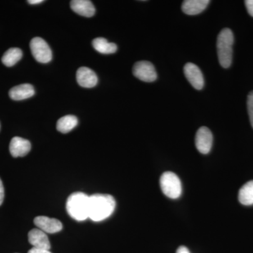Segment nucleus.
Here are the masks:
<instances>
[{"instance_id": "obj_1", "label": "nucleus", "mask_w": 253, "mask_h": 253, "mask_svg": "<svg viewBox=\"0 0 253 253\" xmlns=\"http://www.w3.org/2000/svg\"><path fill=\"white\" fill-rule=\"evenodd\" d=\"M116 206V201L111 195H92L89 196V218L94 221L104 220L113 214Z\"/></svg>"}, {"instance_id": "obj_2", "label": "nucleus", "mask_w": 253, "mask_h": 253, "mask_svg": "<svg viewBox=\"0 0 253 253\" xmlns=\"http://www.w3.org/2000/svg\"><path fill=\"white\" fill-rule=\"evenodd\" d=\"M89 196L83 192L70 195L66 202V211L73 219L83 221L89 218Z\"/></svg>"}, {"instance_id": "obj_3", "label": "nucleus", "mask_w": 253, "mask_h": 253, "mask_svg": "<svg viewBox=\"0 0 253 253\" xmlns=\"http://www.w3.org/2000/svg\"><path fill=\"white\" fill-rule=\"evenodd\" d=\"M234 42V34L229 28L223 29L217 37L218 59L223 68L230 67L231 63H232V47Z\"/></svg>"}, {"instance_id": "obj_4", "label": "nucleus", "mask_w": 253, "mask_h": 253, "mask_svg": "<svg viewBox=\"0 0 253 253\" xmlns=\"http://www.w3.org/2000/svg\"><path fill=\"white\" fill-rule=\"evenodd\" d=\"M160 185L163 194L169 199H176L181 196L182 191L181 181L174 172L163 173L160 179Z\"/></svg>"}, {"instance_id": "obj_5", "label": "nucleus", "mask_w": 253, "mask_h": 253, "mask_svg": "<svg viewBox=\"0 0 253 253\" xmlns=\"http://www.w3.org/2000/svg\"><path fill=\"white\" fill-rule=\"evenodd\" d=\"M32 54L37 61L47 63L52 59V52L49 46L44 40L39 37L33 38L30 44Z\"/></svg>"}, {"instance_id": "obj_6", "label": "nucleus", "mask_w": 253, "mask_h": 253, "mask_svg": "<svg viewBox=\"0 0 253 253\" xmlns=\"http://www.w3.org/2000/svg\"><path fill=\"white\" fill-rule=\"evenodd\" d=\"M133 75L138 79L146 83H152L156 81L158 76L156 68L149 61H139L134 65Z\"/></svg>"}, {"instance_id": "obj_7", "label": "nucleus", "mask_w": 253, "mask_h": 253, "mask_svg": "<svg viewBox=\"0 0 253 253\" xmlns=\"http://www.w3.org/2000/svg\"><path fill=\"white\" fill-rule=\"evenodd\" d=\"M213 136L212 132L206 126H201L196 132V149L201 154H208L212 149Z\"/></svg>"}, {"instance_id": "obj_8", "label": "nucleus", "mask_w": 253, "mask_h": 253, "mask_svg": "<svg viewBox=\"0 0 253 253\" xmlns=\"http://www.w3.org/2000/svg\"><path fill=\"white\" fill-rule=\"evenodd\" d=\"M184 75L190 84L195 89L201 90L204 86V78L201 69L194 63H186L184 68Z\"/></svg>"}, {"instance_id": "obj_9", "label": "nucleus", "mask_w": 253, "mask_h": 253, "mask_svg": "<svg viewBox=\"0 0 253 253\" xmlns=\"http://www.w3.org/2000/svg\"><path fill=\"white\" fill-rule=\"evenodd\" d=\"M37 227L48 234H55L62 230V223L59 219L46 216H38L34 219Z\"/></svg>"}, {"instance_id": "obj_10", "label": "nucleus", "mask_w": 253, "mask_h": 253, "mask_svg": "<svg viewBox=\"0 0 253 253\" xmlns=\"http://www.w3.org/2000/svg\"><path fill=\"white\" fill-rule=\"evenodd\" d=\"M28 241L34 249L47 250L51 249L49 240L46 233L40 229H33L28 233Z\"/></svg>"}, {"instance_id": "obj_11", "label": "nucleus", "mask_w": 253, "mask_h": 253, "mask_svg": "<svg viewBox=\"0 0 253 253\" xmlns=\"http://www.w3.org/2000/svg\"><path fill=\"white\" fill-rule=\"evenodd\" d=\"M31 149V142L23 138L15 136L10 142V154L14 158L23 157L26 156Z\"/></svg>"}, {"instance_id": "obj_12", "label": "nucleus", "mask_w": 253, "mask_h": 253, "mask_svg": "<svg viewBox=\"0 0 253 253\" xmlns=\"http://www.w3.org/2000/svg\"><path fill=\"white\" fill-rule=\"evenodd\" d=\"M76 78L78 84L83 87H94L98 83V78L96 73L89 68H80L78 70Z\"/></svg>"}, {"instance_id": "obj_13", "label": "nucleus", "mask_w": 253, "mask_h": 253, "mask_svg": "<svg viewBox=\"0 0 253 253\" xmlns=\"http://www.w3.org/2000/svg\"><path fill=\"white\" fill-rule=\"evenodd\" d=\"M210 2V0H186L183 1L181 9L184 14L194 16L203 12Z\"/></svg>"}, {"instance_id": "obj_14", "label": "nucleus", "mask_w": 253, "mask_h": 253, "mask_svg": "<svg viewBox=\"0 0 253 253\" xmlns=\"http://www.w3.org/2000/svg\"><path fill=\"white\" fill-rule=\"evenodd\" d=\"M71 7L76 14L88 18L94 16L96 11L92 2L89 0H73Z\"/></svg>"}, {"instance_id": "obj_15", "label": "nucleus", "mask_w": 253, "mask_h": 253, "mask_svg": "<svg viewBox=\"0 0 253 253\" xmlns=\"http://www.w3.org/2000/svg\"><path fill=\"white\" fill-rule=\"evenodd\" d=\"M35 94V89L30 84H23L14 86L9 91V96L15 101H21L31 98Z\"/></svg>"}, {"instance_id": "obj_16", "label": "nucleus", "mask_w": 253, "mask_h": 253, "mask_svg": "<svg viewBox=\"0 0 253 253\" xmlns=\"http://www.w3.org/2000/svg\"><path fill=\"white\" fill-rule=\"evenodd\" d=\"M93 47L98 52L103 54H113L116 52L118 46L116 44L109 42L107 40L103 38H98L92 41Z\"/></svg>"}, {"instance_id": "obj_17", "label": "nucleus", "mask_w": 253, "mask_h": 253, "mask_svg": "<svg viewBox=\"0 0 253 253\" xmlns=\"http://www.w3.org/2000/svg\"><path fill=\"white\" fill-rule=\"evenodd\" d=\"M78 124V120L76 116L72 115L63 116L60 118L56 123V129L60 132L66 134L74 129Z\"/></svg>"}, {"instance_id": "obj_18", "label": "nucleus", "mask_w": 253, "mask_h": 253, "mask_svg": "<svg viewBox=\"0 0 253 253\" xmlns=\"http://www.w3.org/2000/svg\"><path fill=\"white\" fill-rule=\"evenodd\" d=\"M239 200V202L244 206L253 205V180L249 181L241 188Z\"/></svg>"}, {"instance_id": "obj_19", "label": "nucleus", "mask_w": 253, "mask_h": 253, "mask_svg": "<svg viewBox=\"0 0 253 253\" xmlns=\"http://www.w3.org/2000/svg\"><path fill=\"white\" fill-rule=\"evenodd\" d=\"M23 56L22 51L19 48H11L4 53L1 58V61L7 67L14 66Z\"/></svg>"}, {"instance_id": "obj_20", "label": "nucleus", "mask_w": 253, "mask_h": 253, "mask_svg": "<svg viewBox=\"0 0 253 253\" xmlns=\"http://www.w3.org/2000/svg\"><path fill=\"white\" fill-rule=\"evenodd\" d=\"M247 106L250 121L253 128V91H251L248 96Z\"/></svg>"}, {"instance_id": "obj_21", "label": "nucleus", "mask_w": 253, "mask_h": 253, "mask_svg": "<svg viewBox=\"0 0 253 253\" xmlns=\"http://www.w3.org/2000/svg\"><path fill=\"white\" fill-rule=\"evenodd\" d=\"M245 4H246L248 12L253 17V0H246L245 1Z\"/></svg>"}, {"instance_id": "obj_22", "label": "nucleus", "mask_w": 253, "mask_h": 253, "mask_svg": "<svg viewBox=\"0 0 253 253\" xmlns=\"http://www.w3.org/2000/svg\"><path fill=\"white\" fill-rule=\"evenodd\" d=\"M4 199V189L2 181L0 179V206L2 204Z\"/></svg>"}, {"instance_id": "obj_23", "label": "nucleus", "mask_w": 253, "mask_h": 253, "mask_svg": "<svg viewBox=\"0 0 253 253\" xmlns=\"http://www.w3.org/2000/svg\"><path fill=\"white\" fill-rule=\"evenodd\" d=\"M28 253H51L49 251L47 250H40L36 249L33 248V249L30 250Z\"/></svg>"}, {"instance_id": "obj_24", "label": "nucleus", "mask_w": 253, "mask_h": 253, "mask_svg": "<svg viewBox=\"0 0 253 253\" xmlns=\"http://www.w3.org/2000/svg\"><path fill=\"white\" fill-rule=\"evenodd\" d=\"M176 253H190L189 250L185 246H180L179 249L176 251Z\"/></svg>"}, {"instance_id": "obj_25", "label": "nucleus", "mask_w": 253, "mask_h": 253, "mask_svg": "<svg viewBox=\"0 0 253 253\" xmlns=\"http://www.w3.org/2000/svg\"><path fill=\"white\" fill-rule=\"evenodd\" d=\"M28 2L31 4H38L43 2V0H28Z\"/></svg>"}]
</instances>
